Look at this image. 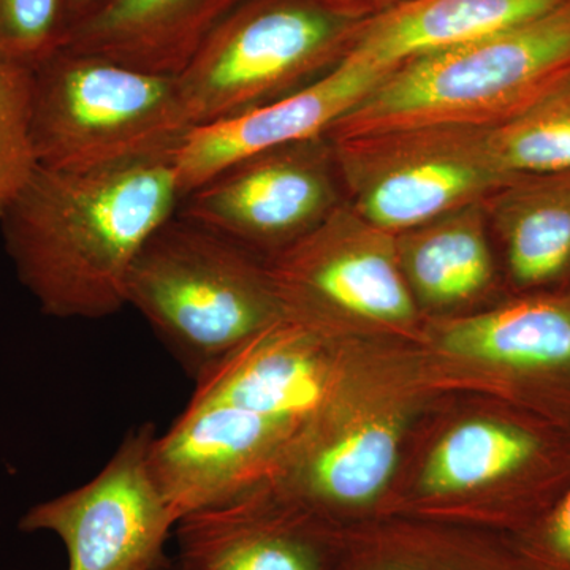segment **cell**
Wrapping results in <instances>:
<instances>
[{"label": "cell", "mask_w": 570, "mask_h": 570, "mask_svg": "<svg viewBox=\"0 0 570 570\" xmlns=\"http://www.w3.org/2000/svg\"><path fill=\"white\" fill-rule=\"evenodd\" d=\"M566 0H412L363 21L346 58L395 69L401 63L515 28Z\"/></svg>", "instance_id": "15"}, {"label": "cell", "mask_w": 570, "mask_h": 570, "mask_svg": "<svg viewBox=\"0 0 570 570\" xmlns=\"http://www.w3.org/2000/svg\"><path fill=\"white\" fill-rule=\"evenodd\" d=\"M285 317L314 326L326 317L401 325L415 302L397 262L396 236L343 202L268 266Z\"/></svg>", "instance_id": "8"}, {"label": "cell", "mask_w": 570, "mask_h": 570, "mask_svg": "<svg viewBox=\"0 0 570 570\" xmlns=\"http://www.w3.org/2000/svg\"><path fill=\"white\" fill-rule=\"evenodd\" d=\"M553 456L538 428L509 422H468L439 442L423 471L430 493L450 494L542 471Z\"/></svg>", "instance_id": "18"}, {"label": "cell", "mask_w": 570, "mask_h": 570, "mask_svg": "<svg viewBox=\"0 0 570 570\" xmlns=\"http://www.w3.org/2000/svg\"><path fill=\"white\" fill-rule=\"evenodd\" d=\"M491 149L510 176L570 170V82L501 126Z\"/></svg>", "instance_id": "20"}, {"label": "cell", "mask_w": 570, "mask_h": 570, "mask_svg": "<svg viewBox=\"0 0 570 570\" xmlns=\"http://www.w3.org/2000/svg\"><path fill=\"white\" fill-rule=\"evenodd\" d=\"M314 330L283 318L197 379L194 393L243 409L298 438L324 411L330 374Z\"/></svg>", "instance_id": "11"}, {"label": "cell", "mask_w": 570, "mask_h": 570, "mask_svg": "<svg viewBox=\"0 0 570 570\" xmlns=\"http://www.w3.org/2000/svg\"><path fill=\"white\" fill-rule=\"evenodd\" d=\"M175 535V570H322L317 540L273 512L257 487L187 513Z\"/></svg>", "instance_id": "13"}, {"label": "cell", "mask_w": 570, "mask_h": 570, "mask_svg": "<svg viewBox=\"0 0 570 570\" xmlns=\"http://www.w3.org/2000/svg\"><path fill=\"white\" fill-rule=\"evenodd\" d=\"M108 0H63V10H66L67 32L71 26L77 24L94 11L99 10Z\"/></svg>", "instance_id": "25"}, {"label": "cell", "mask_w": 570, "mask_h": 570, "mask_svg": "<svg viewBox=\"0 0 570 570\" xmlns=\"http://www.w3.org/2000/svg\"><path fill=\"white\" fill-rule=\"evenodd\" d=\"M532 553L538 570H570V482L540 521Z\"/></svg>", "instance_id": "23"}, {"label": "cell", "mask_w": 570, "mask_h": 570, "mask_svg": "<svg viewBox=\"0 0 570 570\" xmlns=\"http://www.w3.org/2000/svg\"><path fill=\"white\" fill-rule=\"evenodd\" d=\"M66 39L63 0H0V63L36 70Z\"/></svg>", "instance_id": "22"}, {"label": "cell", "mask_w": 570, "mask_h": 570, "mask_svg": "<svg viewBox=\"0 0 570 570\" xmlns=\"http://www.w3.org/2000/svg\"><path fill=\"white\" fill-rule=\"evenodd\" d=\"M341 181L328 137L291 142L225 168L179 200L176 214L236 245H294L337 206Z\"/></svg>", "instance_id": "9"}, {"label": "cell", "mask_w": 570, "mask_h": 570, "mask_svg": "<svg viewBox=\"0 0 570 570\" xmlns=\"http://www.w3.org/2000/svg\"><path fill=\"white\" fill-rule=\"evenodd\" d=\"M441 343L450 354L570 393V296H530L450 322Z\"/></svg>", "instance_id": "14"}, {"label": "cell", "mask_w": 570, "mask_h": 570, "mask_svg": "<svg viewBox=\"0 0 570 570\" xmlns=\"http://www.w3.org/2000/svg\"><path fill=\"white\" fill-rule=\"evenodd\" d=\"M362 22L318 0L239 3L176 77L189 132L317 80L346 58Z\"/></svg>", "instance_id": "5"}, {"label": "cell", "mask_w": 570, "mask_h": 570, "mask_svg": "<svg viewBox=\"0 0 570 570\" xmlns=\"http://www.w3.org/2000/svg\"><path fill=\"white\" fill-rule=\"evenodd\" d=\"M179 200L174 159L88 174L37 167L0 220L3 243L41 313L104 318L127 306L130 269Z\"/></svg>", "instance_id": "1"}, {"label": "cell", "mask_w": 570, "mask_h": 570, "mask_svg": "<svg viewBox=\"0 0 570 570\" xmlns=\"http://www.w3.org/2000/svg\"><path fill=\"white\" fill-rule=\"evenodd\" d=\"M490 130L423 124L328 140L347 204L367 223L396 235L482 204L513 178L491 149Z\"/></svg>", "instance_id": "6"}, {"label": "cell", "mask_w": 570, "mask_h": 570, "mask_svg": "<svg viewBox=\"0 0 570 570\" xmlns=\"http://www.w3.org/2000/svg\"><path fill=\"white\" fill-rule=\"evenodd\" d=\"M156 431H130L96 478L21 517L22 532H51L66 547L67 570H157L176 517L154 471Z\"/></svg>", "instance_id": "7"}, {"label": "cell", "mask_w": 570, "mask_h": 570, "mask_svg": "<svg viewBox=\"0 0 570 570\" xmlns=\"http://www.w3.org/2000/svg\"><path fill=\"white\" fill-rule=\"evenodd\" d=\"M397 448L396 428L381 420L314 442L296 460V490L299 497L314 501L337 504L370 501L392 478Z\"/></svg>", "instance_id": "19"}, {"label": "cell", "mask_w": 570, "mask_h": 570, "mask_svg": "<svg viewBox=\"0 0 570 570\" xmlns=\"http://www.w3.org/2000/svg\"><path fill=\"white\" fill-rule=\"evenodd\" d=\"M485 220L482 202L395 235L401 272L420 298L453 305L489 285L493 262Z\"/></svg>", "instance_id": "17"}, {"label": "cell", "mask_w": 570, "mask_h": 570, "mask_svg": "<svg viewBox=\"0 0 570 570\" xmlns=\"http://www.w3.org/2000/svg\"><path fill=\"white\" fill-rule=\"evenodd\" d=\"M393 69L344 58L317 80L275 102L195 127L174 154L179 194L193 193L225 168L247 157L324 137Z\"/></svg>", "instance_id": "10"}, {"label": "cell", "mask_w": 570, "mask_h": 570, "mask_svg": "<svg viewBox=\"0 0 570 570\" xmlns=\"http://www.w3.org/2000/svg\"><path fill=\"white\" fill-rule=\"evenodd\" d=\"M483 208L504 239L517 284L546 287L570 275V170L513 176Z\"/></svg>", "instance_id": "16"}, {"label": "cell", "mask_w": 570, "mask_h": 570, "mask_svg": "<svg viewBox=\"0 0 570 570\" xmlns=\"http://www.w3.org/2000/svg\"><path fill=\"white\" fill-rule=\"evenodd\" d=\"M245 0H108L71 26L66 50L176 78Z\"/></svg>", "instance_id": "12"}, {"label": "cell", "mask_w": 570, "mask_h": 570, "mask_svg": "<svg viewBox=\"0 0 570 570\" xmlns=\"http://www.w3.org/2000/svg\"><path fill=\"white\" fill-rule=\"evenodd\" d=\"M157 570H175L174 569V562L167 561L164 566H160Z\"/></svg>", "instance_id": "26"}, {"label": "cell", "mask_w": 570, "mask_h": 570, "mask_svg": "<svg viewBox=\"0 0 570 570\" xmlns=\"http://www.w3.org/2000/svg\"><path fill=\"white\" fill-rule=\"evenodd\" d=\"M32 70L0 63V220L39 163L31 134Z\"/></svg>", "instance_id": "21"}, {"label": "cell", "mask_w": 570, "mask_h": 570, "mask_svg": "<svg viewBox=\"0 0 570 570\" xmlns=\"http://www.w3.org/2000/svg\"><path fill=\"white\" fill-rule=\"evenodd\" d=\"M330 9L356 21L373 20L412 0H318Z\"/></svg>", "instance_id": "24"}, {"label": "cell", "mask_w": 570, "mask_h": 570, "mask_svg": "<svg viewBox=\"0 0 570 570\" xmlns=\"http://www.w3.org/2000/svg\"><path fill=\"white\" fill-rule=\"evenodd\" d=\"M132 306L195 381L285 318L268 268L245 247L175 214L130 269Z\"/></svg>", "instance_id": "3"}, {"label": "cell", "mask_w": 570, "mask_h": 570, "mask_svg": "<svg viewBox=\"0 0 570 570\" xmlns=\"http://www.w3.org/2000/svg\"><path fill=\"white\" fill-rule=\"evenodd\" d=\"M570 82V0L512 29L395 67L326 137L423 124L497 127Z\"/></svg>", "instance_id": "2"}, {"label": "cell", "mask_w": 570, "mask_h": 570, "mask_svg": "<svg viewBox=\"0 0 570 570\" xmlns=\"http://www.w3.org/2000/svg\"><path fill=\"white\" fill-rule=\"evenodd\" d=\"M39 167L88 174L174 159L189 134L176 78L62 48L32 70Z\"/></svg>", "instance_id": "4"}]
</instances>
